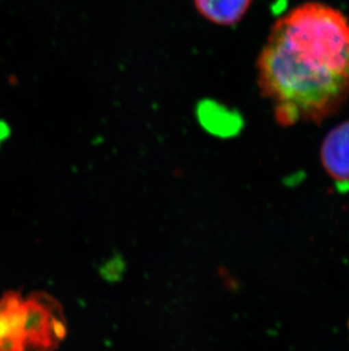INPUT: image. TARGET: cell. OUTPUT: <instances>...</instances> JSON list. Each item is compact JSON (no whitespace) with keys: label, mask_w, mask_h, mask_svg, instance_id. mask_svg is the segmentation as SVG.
<instances>
[{"label":"cell","mask_w":349,"mask_h":351,"mask_svg":"<svg viewBox=\"0 0 349 351\" xmlns=\"http://www.w3.org/2000/svg\"><path fill=\"white\" fill-rule=\"evenodd\" d=\"M257 84L283 126L321 123L349 99V21L307 3L276 21L257 57Z\"/></svg>","instance_id":"cell-1"},{"label":"cell","mask_w":349,"mask_h":351,"mask_svg":"<svg viewBox=\"0 0 349 351\" xmlns=\"http://www.w3.org/2000/svg\"><path fill=\"white\" fill-rule=\"evenodd\" d=\"M44 306L10 295L0 300V351H44L60 337Z\"/></svg>","instance_id":"cell-2"},{"label":"cell","mask_w":349,"mask_h":351,"mask_svg":"<svg viewBox=\"0 0 349 351\" xmlns=\"http://www.w3.org/2000/svg\"><path fill=\"white\" fill-rule=\"evenodd\" d=\"M321 160L331 178L349 181V121L330 130L321 146Z\"/></svg>","instance_id":"cell-3"},{"label":"cell","mask_w":349,"mask_h":351,"mask_svg":"<svg viewBox=\"0 0 349 351\" xmlns=\"http://www.w3.org/2000/svg\"><path fill=\"white\" fill-rule=\"evenodd\" d=\"M198 13L211 23L231 27L240 23L252 5V0H193Z\"/></svg>","instance_id":"cell-4"},{"label":"cell","mask_w":349,"mask_h":351,"mask_svg":"<svg viewBox=\"0 0 349 351\" xmlns=\"http://www.w3.org/2000/svg\"><path fill=\"white\" fill-rule=\"evenodd\" d=\"M209 113L211 117H203V124L211 132L217 133L219 136H229L237 131L240 124L236 117H229V113L224 108L214 107L210 108Z\"/></svg>","instance_id":"cell-5"}]
</instances>
